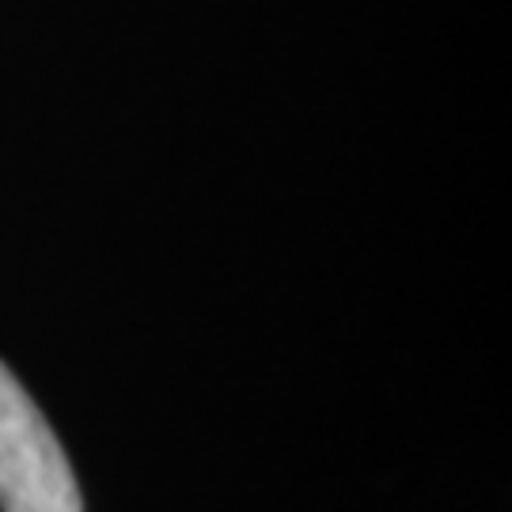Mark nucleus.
I'll return each instance as SVG.
<instances>
[{
    "label": "nucleus",
    "mask_w": 512,
    "mask_h": 512,
    "mask_svg": "<svg viewBox=\"0 0 512 512\" xmlns=\"http://www.w3.org/2000/svg\"><path fill=\"white\" fill-rule=\"evenodd\" d=\"M0 512H84L80 486L50 421L0 365Z\"/></svg>",
    "instance_id": "obj_1"
}]
</instances>
